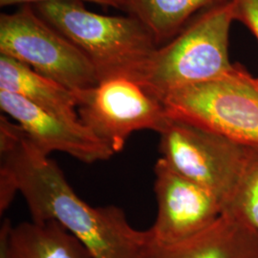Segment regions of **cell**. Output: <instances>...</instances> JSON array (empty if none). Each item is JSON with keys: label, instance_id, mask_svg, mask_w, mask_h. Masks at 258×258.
<instances>
[{"label": "cell", "instance_id": "8", "mask_svg": "<svg viewBox=\"0 0 258 258\" xmlns=\"http://www.w3.org/2000/svg\"><path fill=\"white\" fill-rule=\"evenodd\" d=\"M156 219L152 238L173 243L204 231L223 214L219 199L209 189L179 174L162 158L154 166Z\"/></svg>", "mask_w": 258, "mask_h": 258}, {"label": "cell", "instance_id": "11", "mask_svg": "<svg viewBox=\"0 0 258 258\" xmlns=\"http://www.w3.org/2000/svg\"><path fill=\"white\" fill-rule=\"evenodd\" d=\"M0 258H93L83 244L55 221L5 219L0 229Z\"/></svg>", "mask_w": 258, "mask_h": 258}, {"label": "cell", "instance_id": "16", "mask_svg": "<svg viewBox=\"0 0 258 258\" xmlns=\"http://www.w3.org/2000/svg\"><path fill=\"white\" fill-rule=\"evenodd\" d=\"M19 187L15 177L9 170L0 166V213L3 214L13 202Z\"/></svg>", "mask_w": 258, "mask_h": 258}, {"label": "cell", "instance_id": "3", "mask_svg": "<svg viewBox=\"0 0 258 258\" xmlns=\"http://www.w3.org/2000/svg\"><path fill=\"white\" fill-rule=\"evenodd\" d=\"M36 11L83 52L100 82L112 78L136 82L158 47L148 28L130 15H100L81 1L41 3Z\"/></svg>", "mask_w": 258, "mask_h": 258}, {"label": "cell", "instance_id": "12", "mask_svg": "<svg viewBox=\"0 0 258 258\" xmlns=\"http://www.w3.org/2000/svg\"><path fill=\"white\" fill-rule=\"evenodd\" d=\"M0 90L18 95L66 120H80L73 91L3 55H0Z\"/></svg>", "mask_w": 258, "mask_h": 258}, {"label": "cell", "instance_id": "1", "mask_svg": "<svg viewBox=\"0 0 258 258\" xmlns=\"http://www.w3.org/2000/svg\"><path fill=\"white\" fill-rule=\"evenodd\" d=\"M0 166L15 177L36 222L55 221L79 240L93 258H138L148 231L134 229L119 207L84 202L60 167L38 152L7 116L0 117Z\"/></svg>", "mask_w": 258, "mask_h": 258}, {"label": "cell", "instance_id": "17", "mask_svg": "<svg viewBox=\"0 0 258 258\" xmlns=\"http://www.w3.org/2000/svg\"><path fill=\"white\" fill-rule=\"evenodd\" d=\"M55 1H88L95 4H100L103 6H108L116 9L123 10V0H0L1 7H7L13 5H31V4H41L47 2Z\"/></svg>", "mask_w": 258, "mask_h": 258}, {"label": "cell", "instance_id": "2", "mask_svg": "<svg viewBox=\"0 0 258 258\" xmlns=\"http://www.w3.org/2000/svg\"><path fill=\"white\" fill-rule=\"evenodd\" d=\"M234 20L232 0L204 10L172 39L157 47L136 83L162 102L171 93L229 74L235 66L229 55Z\"/></svg>", "mask_w": 258, "mask_h": 258}, {"label": "cell", "instance_id": "9", "mask_svg": "<svg viewBox=\"0 0 258 258\" xmlns=\"http://www.w3.org/2000/svg\"><path fill=\"white\" fill-rule=\"evenodd\" d=\"M0 107L44 156L57 151L85 164H94L106 161L115 154L81 120L58 117L18 95L0 90Z\"/></svg>", "mask_w": 258, "mask_h": 258}, {"label": "cell", "instance_id": "7", "mask_svg": "<svg viewBox=\"0 0 258 258\" xmlns=\"http://www.w3.org/2000/svg\"><path fill=\"white\" fill-rule=\"evenodd\" d=\"M80 120L114 153L141 130L160 133L169 117L163 102L127 78H112L75 91Z\"/></svg>", "mask_w": 258, "mask_h": 258}, {"label": "cell", "instance_id": "5", "mask_svg": "<svg viewBox=\"0 0 258 258\" xmlns=\"http://www.w3.org/2000/svg\"><path fill=\"white\" fill-rule=\"evenodd\" d=\"M0 55L27 65L73 92L100 83L83 52L31 5L1 14Z\"/></svg>", "mask_w": 258, "mask_h": 258}, {"label": "cell", "instance_id": "6", "mask_svg": "<svg viewBox=\"0 0 258 258\" xmlns=\"http://www.w3.org/2000/svg\"><path fill=\"white\" fill-rule=\"evenodd\" d=\"M159 134L160 158L179 174L214 194L224 212L237 183L246 146L171 118Z\"/></svg>", "mask_w": 258, "mask_h": 258}, {"label": "cell", "instance_id": "13", "mask_svg": "<svg viewBox=\"0 0 258 258\" xmlns=\"http://www.w3.org/2000/svg\"><path fill=\"white\" fill-rule=\"evenodd\" d=\"M225 0H123V11L139 19L157 45L172 39L204 10Z\"/></svg>", "mask_w": 258, "mask_h": 258}, {"label": "cell", "instance_id": "14", "mask_svg": "<svg viewBox=\"0 0 258 258\" xmlns=\"http://www.w3.org/2000/svg\"><path fill=\"white\" fill-rule=\"evenodd\" d=\"M223 213L243 222L258 236V146H246L237 183Z\"/></svg>", "mask_w": 258, "mask_h": 258}, {"label": "cell", "instance_id": "4", "mask_svg": "<svg viewBox=\"0 0 258 258\" xmlns=\"http://www.w3.org/2000/svg\"><path fill=\"white\" fill-rule=\"evenodd\" d=\"M166 114L243 146H258V78L240 65L220 79L169 94Z\"/></svg>", "mask_w": 258, "mask_h": 258}, {"label": "cell", "instance_id": "10", "mask_svg": "<svg viewBox=\"0 0 258 258\" xmlns=\"http://www.w3.org/2000/svg\"><path fill=\"white\" fill-rule=\"evenodd\" d=\"M138 258H258L257 234L223 213L210 227L186 239L165 243L148 237Z\"/></svg>", "mask_w": 258, "mask_h": 258}, {"label": "cell", "instance_id": "15", "mask_svg": "<svg viewBox=\"0 0 258 258\" xmlns=\"http://www.w3.org/2000/svg\"><path fill=\"white\" fill-rule=\"evenodd\" d=\"M235 19L246 25L258 41V0H232Z\"/></svg>", "mask_w": 258, "mask_h": 258}]
</instances>
